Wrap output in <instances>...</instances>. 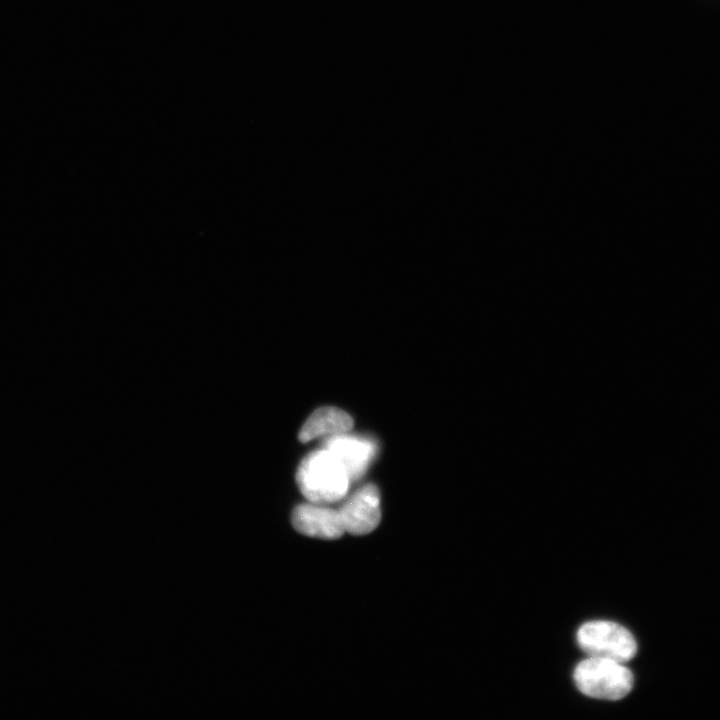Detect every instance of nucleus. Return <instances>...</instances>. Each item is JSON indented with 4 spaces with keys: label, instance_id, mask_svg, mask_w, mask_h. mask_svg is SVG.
Returning <instances> with one entry per match:
<instances>
[{
    "label": "nucleus",
    "instance_id": "nucleus-1",
    "mask_svg": "<svg viewBox=\"0 0 720 720\" xmlns=\"http://www.w3.org/2000/svg\"><path fill=\"white\" fill-rule=\"evenodd\" d=\"M296 481L310 502L325 504L342 499L348 491L350 479L338 459L323 448L303 458L297 469Z\"/></svg>",
    "mask_w": 720,
    "mask_h": 720
},
{
    "label": "nucleus",
    "instance_id": "nucleus-2",
    "mask_svg": "<svg viewBox=\"0 0 720 720\" xmlns=\"http://www.w3.org/2000/svg\"><path fill=\"white\" fill-rule=\"evenodd\" d=\"M614 660L588 657L578 663L574 670L577 688L585 695L603 699L619 700L633 687L632 672Z\"/></svg>",
    "mask_w": 720,
    "mask_h": 720
},
{
    "label": "nucleus",
    "instance_id": "nucleus-3",
    "mask_svg": "<svg viewBox=\"0 0 720 720\" xmlns=\"http://www.w3.org/2000/svg\"><path fill=\"white\" fill-rule=\"evenodd\" d=\"M580 648L590 657H599L625 663L637 652V643L631 632L611 621H590L577 631Z\"/></svg>",
    "mask_w": 720,
    "mask_h": 720
},
{
    "label": "nucleus",
    "instance_id": "nucleus-4",
    "mask_svg": "<svg viewBox=\"0 0 720 720\" xmlns=\"http://www.w3.org/2000/svg\"><path fill=\"white\" fill-rule=\"evenodd\" d=\"M345 532L365 535L380 523V493L374 484H366L357 490L338 510Z\"/></svg>",
    "mask_w": 720,
    "mask_h": 720
},
{
    "label": "nucleus",
    "instance_id": "nucleus-5",
    "mask_svg": "<svg viewBox=\"0 0 720 720\" xmlns=\"http://www.w3.org/2000/svg\"><path fill=\"white\" fill-rule=\"evenodd\" d=\"M291 520L298 532L310 537L331 540L345 532L339 511L318 503L296 506Z\"/></svg>",
    "mask_w": 720,
    "mask_h": 720
},
{
    "label": "nucleus",
    "instance_id": "nucleus-6",
    "mask_svg": "<svg viewBox=\"0 0 720 720\" xmlns=\"http://www.w3.org/2000/svg\"><path fill=\"white\" fill-rule=\"evenodd\" d=\"M323 448L338 459L350 480H357L364 474L376 453L375 444L368 439L342 433L328 437Z\"/></svg>",
    "mask_w": 720,
    "mask_h": 720
},
{
    "label": "nucleus",
    "instance_id": "nucleus-7",
    "mask_svg": "<svg viewBox=\"0 0 720 720\" xmlns=\"http://www.w3.org/2000/svg\"><path fill=\"white\" fill-rule=\"evenodd\" d=\"M353 427V419L335 407H322L314 411L299 431L298 439L308 442L318 436L339 434Z\"/></svg>",
    "mask_w": 720,
    "mask_h": 720
}]
</instances>
